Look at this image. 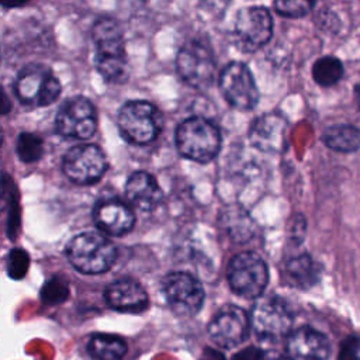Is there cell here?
I'll list each match as a JSON object with an SVG mask.
<instances>
[{"mask_svg": "<svg viewBox=\"0 0 360 360\" xmlns=\"http://www.w3.org/2000/svg\"><path fill=\"white\" fill-rule=\"evenodd\" d=\"M91 39L96 46L94 63L103 79L110 83L125 82L129 68L120 24L111 17L98 18L91 27Z\"/></svg>", "mask_w": 360, "mask_h": 360, "instance_id": "cell-1", "label": "cell"}, {"mask_svg": "<svg viewBox=\"0 0 360 360\" xmlns=\"http://www.w3.org/2000/svg\"><path fill=\"white\" fill-rule=\"evenodd\" d=\"M176 146L181 156L198 163H207L219 152L221 134L210 120L191 117L177 127Z\"/></svg>", "mask_w": 360, "mask_h": 360, "instance_id": "cell-2", "label": "cell"}, {"mask_svg": "<svg viewBox=\"0 0 360 360\" xmlns=\"http://www.w3.org/2000/svg\"><path fill=\"white\" fill-rule=\"evenodd\" d=\"M66 256L70 264L80 273L98 274L112 266L117 250L104 235L89 231L79 233L69 242Z\"/></svg>", "mask_w": 360, "mask_h": 360, "instance_id": "cell-3", "label": "cell"}, {"mask_svg": "<svg viewBox=\"0 0 360 360\" xmlns=\"http://www.w3.org/2000/svg\"><path fill=\"white\" fill-rule=\"evenodd\" d=\"M162 125V112L149 101L131 100L118 112L121 135L135 145H145L153 141L160 132Z\"/></svg>", "mask_w": 360, "mask_h": 360, "instance_id": "cell-4", "label": "cell"}, {"mask_svg": "<svg viewBox=\"0 0 360 360\" xmlns=\"http://www.w3.org/2000/svg\"><path fill=\"white\" fill-rule=\"evenodd\" d=\"M62 86L52 70L41 63L24 66L14 82L18 100L34 107H45L58 100Z\"/></svg>", "mask_w": 360, "mask_h": 360, "instance_id": "cell-5", "label": "cell"}, {"mask_svg": "<svg viewBox=\"0 0 360 360\" xmlns=\"http://www.w3.org/2000/svg\"><path fill=\"white\" fill-rule=\"evenodd\" d=\"M226 277L232 291L239 297L259 298L267 285L269 271L259 255L243 252L231 260Z\"/></svg>", "mask_w": 360, "mask_h": 360, "instance_id": "cell-6", "label": "cell"}, {"mask_svg": "<svg viewBox=\"0 0 360 360\" xmlns=\"http://www.w3.org/2000/svg\"><path fill=\"white\" fill-rule=\"evenodd\" d=\"M250 323L260 340L277 342L288 335L292 314L278 297H259L250 314Z\"/></svg>", "mask_w": 360, "mask_h": 360, "instance_id": "cell-7", "label": "cell"}, {"mask_svg": "<svg viewBox=\"0 0 360 360\" xmlns=\"http://www.w3.org/2000/svg\"><path fill=\"white\" fill-rule=\"evenodd\" d=\"M176 68L180 77L195 89H207L215 76V59L212 49L202 41L186 42L176 58Z\"/></svg>", "mask_w": 360, "mask_h": 360, "instance_id": "cell-8", "label": "cell"}, {"mask_svg": "<svg viewBox=\"0 0 360 360\" xmlns=\"http://www.w3.org/2000/svg\"><path fill=\"white\" fill-rule=\"evenodd\" d=\"M273 34V18L266 7L250 6L239 10L233 22L238 48L253 52L269 42Z\"/></svg>", "mask_w": 360, "mask_h": 360, "instance_id": "cell-9", "label": "cell"}, {"mask_svg": "<svg viewBox=\"0 0 360 360\" xmlns=\"http://www.w3.org/2000/svg\"><path fill=\"white\" fill-rule=\"evenodd\" d=\"M163 294L172 311L184 318L194 316L204 302V287L194 276L186 271H174L163 281Z\"/></svg>", "mask_w": 360, "mask_h": 360, "instance_id": "cell-10", "label": "cell"}, {"mask_svg": "<svg viewBox=\"0 0 360 360\" xmlns=\"http://www.w3.org/2000/svg\"><path fill=\"white\" fill-rule=\"evenodd\" d=\"M219 89L225 100L238 110H252L259 101L255 77L243 62L228 63L219 75Z\"/></svg>", "mask_w": 360, "mask_h": 360, "instance_id": "cell-11", "label": "cell"}, {"mask_svg": "<svg viewBox=\"0 0 360 360\" xmlns=\"http://www.w3.org/2000/svg\"><path fill=\"white\" fill-rule=\"evenodd\" d=\"M56 131L66 138L87 139L97 127V114L93 103L82 96L68 98L55 118Z\"/></svg>", "mask_w": 360, "mask_h": 360, "instance_id": "cell-12", "label": "cell"}, {"mask_svg": "<svg viewBox=\"0 0 360 360\" xmlns=\"http://www.w3.org/2000/svg\"><path fill=\"white\" fill-rule=\"evenodd\" d=\"M63 172L76 184H91L97 181L107 169V160L101 149L91 143L70 148L62 163Z\"/></svg>", "mask_w": 360, "mask_h": 360, "instance_id": "cell-13", "label": "cell"}, {"mask_svg": "<svg viewBox=\"0 0 360 360\" xmlns=\"http://www.w3.org/2000/svg\"><path fill=\"white\" fill-rule=\"evenodd\" d=\"M208 333L218 346L225 349L236 347L249 333V318L242 308L225 305L210 322Z\"/></svg>", "mask_w": 360, "mask_h": 360, "instance_id": "cell-14", "label": "cell"}, {"mask_svg": "<svg viewBox=\"0 0 360 360\" xmlns=\"http://www.w3.org/2000/svg\"><path fill=\"white\" fill-rule=\"evenodd\" d=\"M330 345L328 338L308 326L292 332L287 340V354L290 360H326Z\"/></svg>", "mask_w": 360, "mask_h": 360, "instance_id": "cell-15", "label": "cell"}, {"mask_svg": "<svg viewBox=\"0 0 360 360\" xmlns=\"http://www.w3.org/2000/svg\"><path fill=\"white\" fill-rule=\"evenodd\" d=\"M104 297L107 304L122 312H141L148 305V294L143 287L132 278H121L111 283Z\"/></svg>", "mask_w": 360, "mask_h": 360, "instance_id": "cell-16", "label": "cell"}, {"mask_svg": "<svg viewBox=\"0 0 360 360\" xmlns=\"http://www.w3.org/2000/svg\"><path fill=\"white\" fill-rule=\"evenodd\" d=\"M93 217L98 229L112 236L127 233L135 222L134 212L124 202L117 200H105L97 204Z\"/></svg>", "mask_w": 360, "mask_h": 360, "instance_id": "cell-17", "label": "cell"}, {"mask_svg": "<svg viewBox=\"0 0 360 360\" xmlns=\"http://www.w3.org/2000/svg\"><path fill=\"white\" fill-rule=\"evenodd\" d=\"M125 195L141 211H152L160 204L163 193L152 174L136 172L127 181Z\"/></svg>", "mask_w": 360, "mask_h": 360, "instance_id": "cell-18", "label": "cell"}, {"mask_svg": "<svg viewBox=\"0 0 360 360\" xmlns=\"http://www.w3.org/2000/svg\"><path fill=\"white\" fill-rule=\"evenodd\" d=\"M284 127L285 122L278 114H264L250 127L249 139L260 150H280L284 138Z\"/></svg>", "mask_w": 360, "mask_h": 360, "instance_id": "cell-19", "label": "cell"}, {"mask_svg": "<svg viewBox=\"0 0 360 360\" xmlns=\"http://www.w3.org/2000/svg\"><path fill=\"white\" fill-rule=\"evenodd\" d=\"M89 353L97 360H121L127 353V343L115 335H93L87 345Z\"/></svg>", "mask_w": 360, "mask_h": 360, "instance_id": "cell-20", "label": "cell"}, {"mask_svg": "<svg viewBox=\"0 0 360 360\" xmlns=\"http://www.w3.org/2000/svg\"><path fill=\"white\" fill-rule=\"evenodd\" d=\"M323 142L333 150L353 152L360 146V129L346 124L333 125L325 131Z\"/></svg>", "mask_w": 360, "mask_h": 360, "instance_id": "cell-21", "label": "cell"}, {"mask_svg": "<svg viewBox=\"0 0 360 360\" xmlns=\"http://www.w3.org/2000/svg\"><path fill=\"white\" fill-rule=\"evenodd\" d=\"M290 280L300 288H307L316 281V270L312 259L307 255L294 257L287 264Z\"/></svg>", "mask_w": 360, "mask_h": 360, "instance_id": "cell-22", "label": "cell"}, {"mask_svg": "<svg viewBox=\"0 0 360 360\" xmlns=\"http://www.w3.org/2000/svg\"><path fill=\"white\" fill-rule=\"evenodd\" d=\"M343 76V65L335 56H323L318 59L312 68L314 80L323 87L338 83Z\"/></svg>", "mask_w": 360, "mask_h": 360, "instance_id": "cell-23", "label": "cell"}, {"mask_svg": "<svg viewBox=\"0 0 360 360\" xmlns=\"http://www.w3.org/2000/svg\"><path fill=\"white\" fill-rule=\"evenodd\" d=\"M44 153V142L42 139L30 132H22L17 139V155L25 163L37 162Z\"/></svg>", "mask_w": 360, "mask_h": 360, "instance_id": "cell-24", "label": "cell"}, {"mask_svg": "<svg viewBox=\"0 0 360 360\" xmlns=\"http://www.w3.org/2000/svg\"><path fill=\"white\" fill-rule=\"evenodd\" d=\"M315 1L316 0H274V7L281 15L297 18L311 11Z\"/></svg>", "mask_w": 360, "mask_h": 360, "instance_id": "cell-25", "label": "cell"}, {"mask_svg": "<svg viewBox=\"0 0 360 360\" xmlns=\"http://www.w3.org/2000/svg\"><path fill=\"white\" fill-rule=\"evenodd\" d=\"M68 295H69L68 284L58 277L48 280L41 290V298L45 304H59L65 301Z\"/></svg>", "mask_w": 360, "mask_h": 360, "instance_id": "cell-26", "label": "cell"}, {"mask_svg": "<svg viewBox=\"0 0 360 360\" xmlns=\"http://www.w3.org/2000/svg\"><path fill=\"white\" fill-rule=\"evenodd\" d=\"M28 269V256L21 249H14L8 255V274L13 278L24 277Z\"/></svg>", "mask_w": 360, "mask_h": 360, "instance_id": "cell-27", "label": "cell"}, {"mask_svg": "<svg viewBox=\"0 0 360 360\" xmlns=\"http://www.w3.org/2000/svg\"><path fill=\"white\" fill-rule=\"evenodd\" d=\"M264 353L262 350H257L256 347H249L238 354L235 360H263Z\"/></svg>", "mask_w": 360, "mask_h": 360, "instance_id": "cell-28", "label": "cell"}, {"mask_svg": "<svg viewBox=\"0 0 360 360\" xmlns=\"http://www.w3.org/2000/svg\"><path fill=\"white\" fill-rule=\"evenodd\" d=\"M201 360H225V359L219 352H215L212 349H205Z\"/></svg>", "mask_w": 360, "mask_h": 360, "instance_id": "cell-29", "label": "cell"}, {"mask_svg": "<svg viewBox=\"0 0 360 360\" xmlns=\"http://www.w3.org/2000/svg\"><path fill=\"white\" fill-rule=\"evenodd\" d=\"M30 0H1V6L4 8H15L27 4Z\"/></svg>", "mask_w": 360, "mask_h": 360, "instance_id": "cell-30", "label": "cell"}, {"mask_svg": "<svg viewBox=\"0 0 360 360\" xmlns=\"http://www.w3.org/2000/svg\"><path fill=\"white\" fill-rule=\"evenodd\" d=\"M10 108H11V104H10L8 98H7V94L3 91V105H1V112H3V114H7Z\"/></svg>", "mask_w": 360, "mask_h": 360, "instance_id": "cell-31", "label": "cell"}, {"mask_svg": "<svg viewBox=\"0 0 360 360\" xmlns=\"http://www.w3.org/2000/svg\"><path fill=\"white\" fill-rule=\"evenodd\" d=\"M263 360H284L281 356H277V353H264Z\"/></svg>", "mask_w": 360, "mask_h": 360, "instance_id": "cell-32", "label": "cell"}, {"mask_svg": "<svg viewBox=\"0 0 360 360\" xmlns=\"http://www.w3.org/2000/svg\"><path fill=\"white\" fill-rule=\"evenodd\" d=\"M357 100H359V104H360V84L357 86Z\"/></svg>", "mask_w": 360, "mask_h": 360, "instance_id": "cell-33", "label": "cell"}, {"mask_svg": "<svg viewBox=\"0 0 360 360\" xmlns=\"http://www.w3.org/2000/svg\"><path fill=\"white\" fill-rule=\"evenodd\" d=\"M357 360H360V359H357Z\"/></svg>", "mask_w": 360, "mask_h": 360, "instance_id": "cell-34", "label": "cell"}]
</instances>
